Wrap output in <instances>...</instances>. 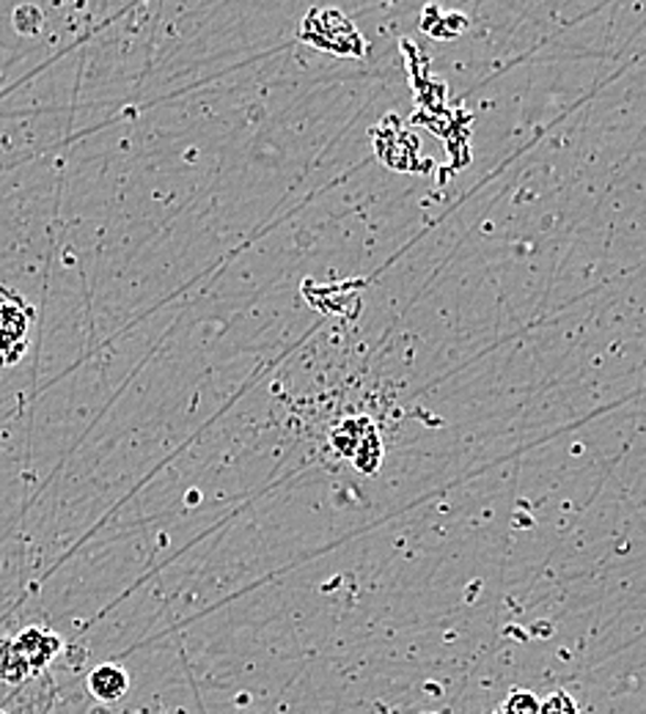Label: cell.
Returning <instances> with one entry per match:
<instances>
[{"label":"cell","instance_id":"1","mask_svg":"<svg viewBox=\"0 0 646 714\" xmlns=\"http://www.w3.org/2000/svg\"><path fill=\"white\" fill-rule=\"evenodd\" d=\"M300 39L311 47L333 55L358 58L363 55V39L350 17L339 9H311L300 25Z\"/></svg>","mask_w":646,"mask_h":714},{"label":"cell","instance_id":"2","mask_svg":"<svg viewBox=\"0 0 646 714\" xmlns=\"http://www.w3.org/2000/svg\"><path fill=\"white\" fill-rule=\"evenodd\" d=\"M33 328V308L25 297L0 286V365L20 363L28 352Z\"/></svg>","mask_w":646,"mask_h":714},{"label":"cell","instance_id":"3","mask_svg":"<svg viewBox=\"0 0 646 714\" xmlns=\"http://www.w3.org/2000/svg\"><path fill=\"white\" fill-rule=\"evenodd\" d=\"M11 646H14L17 654L28 662L31 671H42V668L61 651V638L53 632H44V629L39 627H28L11 640Z\"/></svg>","mask_w":646,"mask_h":714},{"label":"cell","instance_id":"4","mask_svg":"<svg viewBox=\"0 0 646 714\" xmlns=\"http://www.w3.org/2000/svg\"><path fill=\"white\" fill-rule=\"evenodd\" d=\"M88 690L94 699L99 701H119L125 699L129 690V676L125 668L119 665H99L94 668L88 676Z\"/></svg>","mask_w":646,"mask_h":714},{"label":"cell","instance_id":"5","mask_svg":"<svg viewBox=\"0 0 646 714\" xmlns=\"http://www.w3.org/2000/svg\"><path fill=\"white\" fill-rule=\"evenodd\" d=\"M28 671H31V668H28V662L17 654L11 640L0 646V676H3L6 682H22V679L28 676Z\"/></svg>","mask_w":646,"mask_h":714},{"label":"cell","instance_id":"6","mask_svg":"<svg viewBox=\"0 0 646 714\" xmlns=\"http://www.w3.org/2000/svg\"><path fill=\"white\" fill-rule=\"evenodd\" d=\"M501 714H539L537 695L528 693V690H512Z\"/></svg>","mask_w":646,"mask_h":714},{"label":"cell","instance_id":"7","mask_svg":"<svg viewBox=\"0 0 646 714\" xmlns=\"http://www.w3.org/2000/svg\"><path fill=\"white\" fill-rule=\"evenodd\" d=\"M539 714H578V704L566 693H553L539 704Z\"/></svg>","mask_w":646,"mask_h":714}]
</instances>
